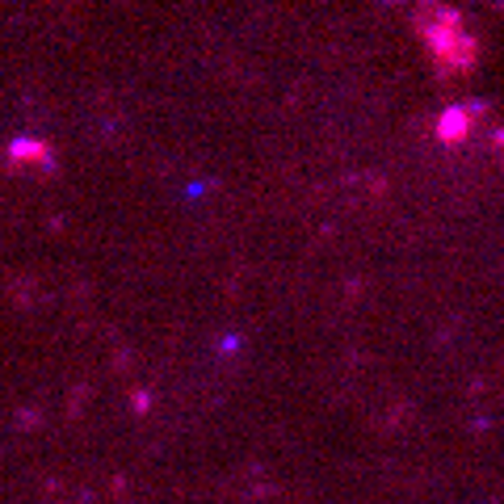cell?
I'll use <instances>...</instances> for the list:
<instances>
[{
  "mask_svg": "<svg viewBox=\"0 0 504 504\" xmlns=\"http://www.w3.org/2000/svg\"><path fill=\"white\" fill-rule=\"evenodd\" d=\"M446 118H450V123H441V126H437V135L446 139V143H458V139L466 135V118H471V114H466V109H450Z\"/></svg>",
  "mask_w": 504,
  "mask_h": 504,
  "instance_id": "cell-2",
  "label": "cell"
},
{
  "mask_svg": "<svg viewBox=\"0 0 504 504\" xmlns=\"http://www.w3.org/2000/svg\"><path fill=\"white\" fill-rule=\"evenodd\" d=\"M416 30H421L424 51H429V59H433V68L441 76H463V72L475 68L479 38L454 9H429L416 21Z\"/></svg>",
  "mask_w": 504,
  "mask_h": 504,
  "instance_id": "cell-1",
  "label": "cell"
}]
</instances>
